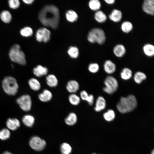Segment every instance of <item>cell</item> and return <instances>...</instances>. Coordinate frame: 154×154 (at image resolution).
Here are the masks:
<instances>
[{
  "label": "cell",
  "mask_w": 154,
  "mask_h": 154,
  "mask_svg": "<svg viewBox=\"0 0 154 154\" xmlns=\"http://www.w3.org/2000/svg\"><path fill=\"white\" fill-rule=\"evenodd\" d=\"M50 31L48 29L44 28H40L36 32V39L38 42H46L50 40Z\"/></svg>",
  "instance_id": "cell-9"
},
{
  "label": "cell",
  "mask_w": 154,
  "mask_h": 154,
  "mask_svg": "<svg viewBox=\"0 0 154 154\" xmlns=\"http://www.w3.org/2000/svg\"><path fill=\"white\" fill-rule=\"evenodd\" d=\"M100 68L99 65L96 63L90 64L88 67V70L91 73H95L98 72Z\"/></svg>",
  "instance_id": "cell-37"
},
{
  "label": "cell",
  "mask_w": 154,
  "mask_h": 154,
  "mask_svg": "<svg viewBox=\"0 0 154 154\" xmlns=\"http://www.w3.org/2000/svg\"><path fill=\"white\" fill-rule=\"evenodd\" d=\"M88 95L87 92L85 90L82 91L80 93V98L82 100L84 101H86Z\"/></svg>",
  "instance_id": "cell-40"
},
{
  "label": "cell",
  "mask_w": 154,
  "mask_h": 154,
  "mask_svg": "<svg viewBox=\"0 0 154 154\" xmlns=\"http://www.w3.org/2000/svg\"><path fill=\"white\" fill-rule=\"evenodd\" d=\"M143 49L145 54L149 57L153 56L154 54V46L153 45L147 44L143 47Z\"/></svg>",
  "instance_id": "cell-23"
},
{
  "label": "cell",
  "mask_w": 154,
  "mask_h": 154,
  "mask_svg": "<svg viewBox=\"0 0 154 154\" xmlns=\"http://www.w3.org/2000/svg\"><path fill=\"white\" fill-rule=\"evenodd\" d=\"M60 149L62 154H70L72 151V148L70 145L65 143L61 145Z\"/></svg>",
  "instance_id": "cell-34"
},
{
  "label": "cell",
  "mask_w": 154,
  "mask_h": 154,
  "mask_svg": "<svg viewBox=\"0 0 154 154\" xmlns=\"http://www.w3.org/2000/svg\"><path fill=\"white\" fill-rule=\"evenodd\" d=\"M104 1L106 3L109 4H113L115 1L114 0H105Z\"/></svg>",
  "instance_id": "cell-42"
},
{
  "label": "cell",
  "mask_w": 154,
  "mask_h": 154,
  "mask_svg": "<svg viewBox=\"0 0 154 154\" xmlns=\"http://www.w3.org/2000/svg\"><path fill=\"white\" fill-rule=\"evenodd\" d=\"M28 83L30 88L34 90L38 91L40 89V84L36 78H31L29 81Z\"/></svg>",
  "instance_id": "cell-24"
},
{
  "label": "cell",
  "mask_w": 154,
  "mask_h": 154,
  "mask_svg": "<svg viewBox=\"0 0 154 154\" xmlns=\"http://www.w3.org/2000/svg\"><path fill=\"white\" fill-rule=\"evenodd\" d=\"M121 78L125 80H127L130 79L132 76V72L130 69L125 68L121 71L120 73Z\"/></svg>",
  "instance_id": "cell-22"
},
{
  "label": "cell",
  "mask_w": 154,
  "mask_h": 154,
  "mask_svg": "<svg viewBox=\"0 0 154 154\" xmlns=\"http://www.w3.org/2000/svg\"><path fill=\"white\" fill-rule=\"evenodd\" d=\"M104 83L105 86L103 88V90L104 92L109 94H112L118 89V81L116 78L112 76H107L104 80Z\"/></svg>",
  "instance_id": "cell-6"
},
{
  "label": "cell",
  "mask_w": 154,
  "mask_h": 154,
  "mask_svg": "<svg viewBox=\"0 0 154 154\" xmlns=\"http://www.w3.org/2000/svg\"><path fill=\"white\" fill-rule=\"evenodd\" d=\"M147 77L146 74L141 71H137L135 72L133 76L134 82L137 84H141L144 80H145Z\"/></svg>",
  "instance_id": "cell-20"
},
{
  "label": "cell",
  "mask_w": 154,
  "mask_h": 154,
  "mask_svg": "<svg viewBox=\"0 0 154 154\" xmlns=\"http://www.w3.org/2000/svg\"><path fill=\"white\" fill-rule=\"evenodd\" d=\"M11 136L10 130L7 128H4L0 130V139L5 141L9 139Z\"/></svg>",
  "instance_id": "cell-31"
},
{
  "label": "cell",
  "mask_w": 154,
  "mask_h": 154,
  "mask_svg": "<svg viewBox=\"0 0 154 154\" xmlns=\"http://www.w3.org/2000/svg\"><path fill=\"white\" fill-rule=\"evenodd\" d=\"M29 145L33 149L37 151L43 150L46 145V142L43 139L37 136H33L30 138Z\"/></svg>",
  "instance_id": "cell-7"
},
{
  "label": "cell",
  "mask_w": 154,
  "mask_h": 154,
  "mask_svg": "<svg viewBox=\"0 0 154 154\" xmlns=\"http://www.w3.org/2000/svg\"><path fill=\"white\" fill-rule=\"evenodd\" d=\"M35 119L34 117L30 115H26L22 118V121L23 124L26 126L32 127L34 123Z\"/></svg>",
  "instance_id": "cell-19"
},
{
  "label": "cell",
  "mask_w": 154,
  "mask_h": 154,
  "mask_svg": "<svg viewBox=\"0 0 154 154\" xmlns=\"http://www.w3.org/2000/svg\"><path fill=\"white\" fill-rule=\"evenodd\" d=\"M79 87L78 83L74 80L68 81L66 86V88L68 91L73 94L77 92L79 90Z\"/></svg>",
  "instance_id": "cell-14"
},
{
  "label": "cell",
  "mask_w": 154,
  "mask_h": 154,
  "mask_svg": "<svg viewBox=\"0 0 154 154\" xmlns=\"http://www.w3.org/2000/svg\"><path fill=\"white\" fill-rule=\"evenodd\" d=\"M133 26L131 23L129 21L123 22L121 25V28L122 31L126 33L130 32L132 29Z\"/></svg>",
  "instance_id": "cell-30"
},
{
  "label": "cell",
  "mask_w": 154,
  "mask_h": 154,
  "mask_svg": "<svg viewBox=\"0 0 154 154\" xmlns=\"http://www.w3.org/2000/svg\"><path fill=\"white\" fill-rule=\"evenodd\" d=\"M1 19L5 23H9L11 21L12 15L8 11L4 10L2 11L0 14Z\"/></svg>",
  "instance_id": "cell-26"
},
{
  "label": "cell",
  "mask_w": 154,
  "mask_h": 154,
  "mask_svg": "<svg viewBox=\"0 0 154 154\" xmlns=\"http://www.w3.org/2000/svg\"><path fill=\"white\" fill-rule=\"evenodd\" d=\"M6 125L9 130L15 131L20 127V122L17 118H9L7 120Z\"/></svg>",
  "instance_id": "cell-11"
},
{
  "label": "cell",
  "mask_w": 154,
  "mask_h": 154,
  "mask_svg": "<svg viewBox=\"0 0 154 154\" xmlns=\"http://www.w3.org/2000/svg\"><path fill=\"white\" fill-rule=\"evenodd\" d=\"M9 56L10 59L14 62L22 65L26 64L25 54L20 50V46L18 44H15L11 47L9 52Z\"/></svg>",
  "instance_id": "cell-3"
},
{
  "label": "cell",
  "mask_w": 154,
  "mask_h": 154,
  "mask_svg": "<svg viewBox=\"0 0 154 154\" xmlns=\"http://www.w3.org/2000/svg\"><path fill=\"white\" fill-rule=\"evenodd\" d=\"M9 7L13 9H16L20 5V3L18 0H10L8 1Z\"/></svg>",
  "instance_id": "cell-38"
},
{
  "label": "cell",
  "mask_w": 154,
  "mask_h": 154,
  "mask_svg": "<svg viewBox=\"0 0 154 154\" xmlns=\"http://www.w3.org/2000/svg\"><path fill=\"white\" fill-rule=\"evenodd\" d=\"M21 109L25 112L30 110L32 105V101L30 96L27 94L22 95L16 100Z\"/></svg>",
  "instance_id": "cell-8"
},
{
  "label": "cell",
  "mask_w": 154,
  "mask_h": 154,
  "mask_svg": "<svg viewBox=\"0 0 154 154\" xmlns=\"http://www.w3.org/2000/svg\"><path fill=\"white\" fill-rule=\"evenodd\" d=\"M21 35L24 37L31 36L33 34L32 29L30 27H26L22 29L20 31Z\"/></svg>",
  "instance_id": "cell-36"
},
{
  "label": "cell",
  "mask_w": 154,
  "mask_h": 154,
  "mask_svg": "<svg viewBox=\"0 0 154 154\" xmlns=\"http://www.w3.org/2000/svg\"><path fill=\"white\" fill-rule=\"evenodd\" d=\"M52 97V93L47 89L44 90L38 96L39 99L43 102H48L50 101Z\"/></svg>",
  "instance_id": "cell-16"
},
{
  "label": "cell",
  "mask_w": 154,
  "mask_h": 154,
  "mask_svg": "<svg viewBox=\"0 0 154 154\" xmlns=\"http://www.w3.org/2000/svg\"><path fill=\"white\" fill-rule=\"evenodd\" d=\"M48 72L47 68L40 65H38L33 69V72L37 77H40L46 75Z\"/></svg>",
  "instance_id": "cell-15"
},
{
  "label": "cell",
  "mask_w": 154,
  "mask_h": 154,
  "mask_svg": "<svg viewBox=\"0 0 154 154\" xmlns=\"http://www.w3.org/2000/svg\"><path fill=\"white\" fill-rule=\"evenodd\" d=\"M89 6L92 10L97 11L100 8L101 4L100 1L98 0H91L89 3Z\"/></svg>",
  "instance_id": "cell-33"
},
{
  "label": "cell",
  "mask_w": 154,
  "mask_h": 154,
  "mask_svg": "<svg viewBox=\"0 0 154 154\" xmlns=\"http://www.w3.org/2000/svg\"><path fill=\"white\" fill-rule=\"evenodd\" d=\"M103 116L105 120L108 121H111L115 119L116 114L114 110L108 109L104 113Z\"/></svg>",
  "instance_id": "cell-28"
},
{
  "label": "cell",
  "mask_w": 154,
  "mask_h": 154,
  "mask_svg": "<svg viewBox=\"0 0 154 154\" xmlns=\"http://www.w3.org/2000/svg\"><path fill=\"white\" fill-rule=\"evenodd\" d=\"M138 103L135 96L130 94L126 97H120L116 105L118 111L121 114H125L134 110L137 107Z\"/></svg>",
  "instance_id": "cell-2"
},
{
  "label": "cell",
  "mask_w": 154,
  "mask_h": 154,
  "mask_svg": "<svg viewBox=\"0 0 154 154\" xmlns=\"http://www.w3.org/2000/svg\"><path fill=\"white\" fill-rule=\"evenodd\" d=\"M106 106V103L105 99L102 96H100L97 98L94 108L96 112H100L104 110Z\"/></svg>",
  "instance_id": "cell-12"
},
{
  "label": "cell",
  "mask_w": 154,
  "mask_h": 154,
  "mask_svg": "<svg viewBox=\"0 0 154 154\" xmlns=\"http://www.w3.org/2000/svg\"><path fill=\"white\" fill-rule=\"evenodd\" d=\"M86 101L88 102L90 105L92 106L93 105L94 101V96L92 94L89 95Z\"/></svg>",
  "instance_id": "cell-39"
},
{
  "label": "cell",
  "mask_w": 154,
  "mask_h": 154,
  "mask_svg": "<svg viewBox=\"0 0 154 154\" xmlns=\"http://www.w3.org/2000/svg\"><path fill=\"white\" fill-rule=\"evenodd\" d=\"M67 19L70 22H73L77 20L78 16L77 13L74 11L69 10L66 13Z\"/></svg>",
  "instance_id": "cell-29"
},
{
  "label": "cell",
  "mask_w": 154,
  "mask_h": 154,
  "mask_svg": "<svg viewBox=\"0 0 154 154\" xmlns=\"http://www.w3.org/2000/svg\"><path fill=\"white\" fill-rule=\"evenodd\" d=\"M106 36L104 31L98 28H94L89 32L88 35V39L90 42H97L102 44L106 40Z\"/></svg>",
  "instance_id": "cell-5"
},
{
  "label": "cell",
  "mask_w": 154,
  "mask_h": 154,
  "mask_svg": "<svg viewBox=\"0 0 154 154\" xmlns=\"http://www.w3.org/2000/svg\"><path fill=\"white\" fill-rule=\"evenodd\" d=\"M2 87L7 94L11 95H15L19 88L16 79L10 76H6L4 78L2 81Z\"/></svg>",
  "instance_id": "cell-4"
},
{
  "label": "cell",
  "mask_w": 154,
  "mask_h": 154,
  "mask_svg": "<svg viewBox=\"0 0 154 154\" xmlns=\"http://www.w3.org/2000/svg\"><path fill=\"white\" fill-rule=\"evenodd\" d=\"M77 116L74 113H70L65 119V121L66 124L72 125L76 123L77 121Z\"/></svg>",
  "instance_id": "cell-25"
},
{
  "label": "cell",
  "mask_w": 154,
  "mask_h": 154,
  "mask_svg": "<svg viewBox=\"0 0 154 154\" xmlns=\"http://www.w3.org/2000/svg\"><path fill=\"white\" fill-rule=\"evenodd\" d=\"M126 50L125 46L121 44L116 45L113 49V52L115 55L117 57H121L125 54Z\"/></svg>",
  "instance_id": "cell-18"
},
{
  "label": "cell",
  "mask_w": 154,
  "mask_h": 154,
  "mask_svg": "<svg viewBox=\"0 0 154 154\" xmlns=\"http://www.w3.org/2000/svg\"><path fill=\"white\" fill-rule=\"evenodd\" d=\"M40 21L43 25L56 29L59 19L58 8L53 5H46L40 10L38 14Z\"/></svg>",
  "instance_id": "cell-1"
},
{
  "label": "cell",
  "mask_w": 154,
  "mask_h": 154,
  "mask_svg": "<svg viewBox=\"0 0 154 154\" xmlns=\"http://www.w3.org/2000/svg\"><path fill=\"white\" fill-rule=\"evenodd\" d=\"M46 82L47 85L50 87L56 86L58 84V80L54 74L48 75L46 77Z\"/></svg>",
  "instance_id": "cell-21"
},
{
  "label": "cell",
  "mask_w": 154,
  "mask_h": 154,
  "mask_svg": "<svg viewBox=\"0 0 154 154\" xmlns=\"http://www.w3.org/2000/svg\"><path fill=\"white\" fill-rule=\"evenodd\" d=\"M68 52L70 56L73 58H77L79 55L78 49L75 46L70 47Z\"/></svg>",
  "instance_id": "cell-35"
},
{
  "label": "cell",
  "mask_w": 154,
  "mask_h": 154,
  "mask_svg": "<svg viewBox=\"0 0 154 154\" xmlns=\"http://www.w3.org/2000/svg\"><path fill=\"white\" fill-rule=\"evenodd\" d=\"M92 154H97L95 153H92Z\"/></svg>",
  "instance_id": "cell-45"
},
{
  "label": "cell",
  "mask_w": 154,
  "mask_h": 154,
  "mask_svg": "<svg viewBox=\"0 0 154 154\" xmlns=\"http://www.w3.org/2000/svg\"><path fill=\"white\" fill-rule=\"evenodd\" d=\"M109 19L112 21L117 22L122 19V14L120 11L116 9H114L109 15Z\"/></svg>",
  "instance_id": "cell-17"
},
{
  "label": "cell",
  "mask_w": 154,
  "mask_h": 154,
  "mask_svg": "<svg viewBox=\"0 0 154 154\" xmlns=\"http://www.w3.org/2000/svg\"><path fill=\"white\" fill-rule=\"evenodd\" d=\"M143 11L151 15L154 14V0H145L143 1L142 5Z\"/></svg>",
  "instance_id": "cell-10"
},
{
  "label": "cell",
  "mask_w": 154,
  "mask_h": 154,
  "mask_svg": "<svg viewBox=\"0 0 154 154\" xmlns=\"http://www.w3.org/2000/svg\"><path fill=\"white\" fill-rule=\"evenodd\" d=\"M70 103L73 105H77L80 102V98L76 94L73 93L70 95L68 97Z\"/></svg>",
  "instance_id": "cell-32"
},
{
  "label": "cell",
  "mask_w": 154,
  "mask_h": 154,
  "mask_svg": "<svg viewBox=\"0 0 154 154\" xmlns=\"http://www.w3.org/2000/svg\"><path fill=\"white\" fill-rule=\"evenodd\" d=\"M23 2L27 4H30L33 3L34 1L33 0H23Z\"/></svg>",
  "instance_id": "cell-41"
},
{
  "label": "cell",
  "mask_w": 154,
  "mask_h": 154,
  "mask_svg": "<svg viewBox=\"0 0 154 154\" xmlns=\"http://www.w3.org/2000/svg\"><path fill=\"white\" fill-rule=\"evenodd\" d=\"M103 67L105 72L109 74L114 73L116 70V66L115 64L110 60H107L105 61Z\"/></svg>",
  "instance_id": "cell-13"
},
{
  "label": "cell",
  "mask_w": 154,
  "mask_h": 154,
  "mask_svg": "<svg viewBox=\"0 0 154 154\" xmlns=\"http://www.w3.org/2000/svg\"><path fill=\"white\" fill-rule=\"evenodd\" d=\"M94 17L98 22L103 23L107 20V17L105 14L101 11H98L95 14Z\"/></svg>",
  "instance_id": "cell-27"
},
{
  "label": "cell",
  "mask_w": 154,
  "mask_h": 154,
  "mask_svg": "<svg viewBox=\"0 0 154 154\" xmlns=\"http://www.w3.org/2000/svg\"><path fill=\"white\" fill-rule=\"evenodd\" d=\"M1 154H13L11 153L8 151H5Z\"/></svg>",
  "instance_id": "cell-43"
},
{
  "label": "cell",
  "mask_w": 154,
  "mask_h": 154,
  "mask_svg": "<svg viewBox=\"0 0 154 154\" xmlns=\"http://www.w3.org/2000/svg\"><path fill=\"white\" fill-rule=\"evenodd\" d=\"M151 154H154V150H153L151 151Z\"/></svg>",
  "instance_id": "cell-44"
}]
</instances>
